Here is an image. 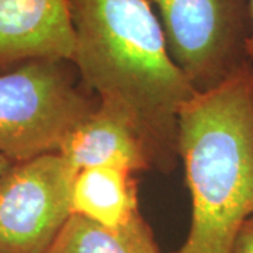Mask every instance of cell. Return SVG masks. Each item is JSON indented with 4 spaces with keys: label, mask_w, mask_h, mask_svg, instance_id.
I'll return each mask as SVG.
<instances>
[{
    "label": "cell",
    "mask_w": 253,
    "mask_h": 253,
    "mask_svg": "<svg viewBox=\"0 0 253 253\" xmlns=\"http://www.w3.org/2000/svg\"><path fill=\"white\" fill-rule=\"evenodd\" d=\"M72 63L100 106L134 126L152 168L170 172L179 113L197 93L169 55L149 0H68Z\"/></svg>",
    "instance_id": "6da1fadb"
},
{
    "label": "cell",
    "mask_w": 253,
    "mask_h": 253,
    "mask_svg": "<svg viewBox=\"0 0 253 253\" xmlns=\"http://www.w3.org/2000/svg\"><path fill=\"white\" fill-rule=\"evenodd\" d=\"M177 155L191 196V222L174 253H232L253 215V66L184 104Z\"/></svg>",
    "instance_id": "7a4b0ae2"
},
{
    "label": "cell",
    "mask_w": 253,
    "mask_h": 253,
    "mask_svg": "<svg viewBox=\"0 0 253 253\" xmlns=\"http://www.w3.org/2000/svg\"><path fill=\"white\" fill-rule=\"evenodd\" d=\"M99 106L72 61L36 59L0 73V156L11 163L58 154Z\"/></svg>",
    "instance_id": "3957f363"
},
{
    "label": "cell",
    "mask_w": 253,
    "mask_h": 253,
    "mask_svg": "<svg viewBox=\"0 0 253 253\" xmlns=\"http://www.w3.org/2000/svg\"><path fill=\"white\" fill-rule=\"evenodd\" d=\"M173 62L197 94L253 66L249 0H149Z\"/></svg>",
    "instance_id": "277c9868"
},
{
    "label": "cell",
    "mask_w": 253,
    "mask_h": 253,
    "mask_svg": "<svg viewBox=\"0 0 253 253\" xmlns=\"http://www.w3.org/2000/svg\"><path fill=\"white\" fill-rule=\"evenodd\" d=\"M75 174L59 154L11 163L0 174V253H46L72 215Z\"/></svg>",
    "instance_id": "5b68a950"
},
{
    "label": "cell",
    "mask_w": 253,
    "mask_h": 253,
    "mask_svg": "<svg viewBox=\"0 0 253 253\" xmlns=\"http://www.w3.org/2000/svg\"><path fill=\"white\" fill-rule=\"evenodd\" d=\"M75 54L68 0H0V73L36 59Z\"/></svg>",
    "instance_id": "8992f818"
},
{
    "label": "cell",
    "mask_w": 253,
    "mask_h": 253,
    "mask_svg": "<svg viewBox=\"0 0 253 253\" xmlns=\"http://www.w3.org/2000/svg\"><path fill=\"white\" fill-rule=\"evenodd\" d=\"M58 154L75 172L99 166L131 173L154 169L149 152L134 126L100 104L73 128Z\"/></svg>",
    "instance_id": "52a82bcc"
},
{
    "label": "cell",
    "mask_w": 253,
    "mask_h": 253,
    "mask_svg": "<svg viewBox=\"0 0 253 253\" xmlns=\"http://www.w3.org/2000/svg\"><path fill=\"white\" fill-rule=\"evenodd\" d=\"M72 214L117 228L139 212L134 173L117 168H87L76 172L71 193Z\"/></svg>",
    "instance_id": "ba28073f"
},
{
    "label": "cell",
    "mask_w": 253,
    "mask_h": 253,
    "mask_svg": "<svg viewBox=\"0 0 253 253\" xmlns=\"http://www.w3.org/2000/svg\"><path fill=\"white\" fill-rule=\"evenodd\" d=\"M46 253H161L152 231L138 212L126 224L109 228L72 214Z\"/></svg>",
    "instance_id": "9c48e42d"
},
{
    "label": "cell",
    "mask_w": 253,
    "mask_h": 253,
    "mask_svg": "<svg viewBox=\"0 0 253 253\" xmlns=\"http://www.w3.org/2000/svg\"><path fill=\"white\" fill-rule=\"evenodd\" d=\"M232 253H253V215L246 219L236 236Z\"/></svg>",
    "instance_id": "30bf717a"
},
{
    "label": "cell",
    "mask_w": 253,
    "mask_h": 253,
    "mask_svg": "<svg viewBox=\"0 0 253 253\" xmlns=\"http://www.w3.org/2000/svg\"><path fill=\"white\" fill-rule=\"evenodd\" d=\"M249 6H251V20H252V31H251V41H249V51L253 61V0H249Z\"/></svg>",
    "instance_id": "8fae6325"
},
{
    "label": "cell",
    "mask_w": 253,
    "mask_h": 253,
    "mask_svg": "<svg viewBox=\"0 0 253 253\" xmlns=\"http://www.w3.org/2000/svg\"><path fill=\"white\" fill-rule=\"evenodd\" d=\"M10 165H11V162H10V161L4 159L3 156H0V174L4 172V170H6V169L9 168Z\"/></svg>",
    "instance_id": "7c38bea8"
}]
</instances>
